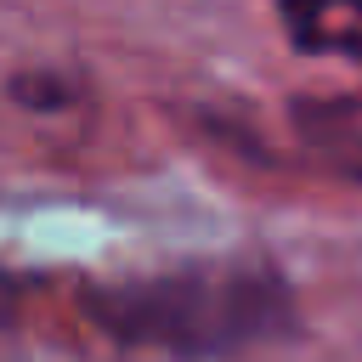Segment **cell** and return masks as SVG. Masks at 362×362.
Instances as JSON below:
<instances>
[{
  "mask_svg": "<svg viewBox=\"0 0 362 362\" xmlns=\"http://www.w3.org/2000/svg\"><path fill=\"white\" fill-rule=\"evenodd\" d=\"M6 90H11V102H23L28 113H62V107H74V102L85 96L79 79H62V74H51V68H40V74H11Z\"/></svg>",
  "mask_w": 362,
  "mask_h": 362,
  "instance_id": "cell-4",
  "label": "cell"
},
{
  "mask_svg": "<svg viewBox=\"0 0 362 362\" xmlns=\"http://www.w3.org/2000/svg\"><path fill=\"white\" fill-rule=\"evenodd\" d=\"M288 130L322 175L362 187V96H317L300 90L288 102Z\"/></svg>",
  "mask_w": 362,
  "mask_h": 362,
  "instance_id": "cell-2",
  "label": "cell"
},
{
  "mask_svg": "<svg viewBox=\"0 0 362 362\" xmlns=\"http://www.w3.org/2000/svg\"><path fill=\"white\" fill-rule=\"evenodd\" d=\"M79 300H85L90 328L107 334L113 345L164 351L181 362L243 356L260 345H283L305 328L294 283L266 255L187 260L147 277L90 283Z\"/></svg>",
  "mask_w": 362,
  "mask_h": 362,
  "instance_id": "cell-1",
  "label": "cell"
},
{
  "mask_svg": "<svg viewBox=\"0 0 362 362\" xmlns=\"http://www.w3.org/2000/svg\"><path fill=\"white\" fill-rule=\"evenodd\" d=\"M277 17L294 51L362 62V0H277Z\"/></svg>",
  "mask_w": 362,
  "mask_h": 362,
  "instance_id": "cell-3",
  "label": "cell"
}]
</instances>
